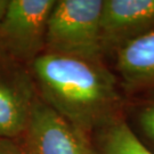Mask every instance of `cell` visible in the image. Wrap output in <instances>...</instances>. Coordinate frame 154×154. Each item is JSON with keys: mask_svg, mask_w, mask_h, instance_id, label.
<instances>
[{"mask_svg": "<svg viewBox=\"0 0 154 154\" xmlns=\"http://www.w3.org/2000/svg\"><path fill=\"white\" fill-rule=\"evenodd\" d=\"M39 98L86 139L123 116L126 95L103 58L42 53L29 66Z\"/></svg>", "mask_w": 154, "mask_h": 154, "instance_id": "1", "label": "cell"}, {"mask_svg": "<svg viewBox=\"0 0 154 154\" xmlns=\"http://www.w3.org/2000/svg\"><path fill=\"white\" fill-rule=\"evenodd\" d=\"M104 0H56L46 32V53L103 58L100 16Z\"/></svg>", "mask_w": 154, "mask_h": 154, "instance_id": "2", "label": "cell"}, {"mask_svg": "<svg viewBox=\"0 0 154 154\" xmlns=\"http://www.w3.org/2000/svg\"><path fill=\"white\" fill-rule=\"evenodd\" d=\"M55 0H8L0 22V56L25 66L45 53Z\"/></svg>", "mask_w": 154, "mask_h": 154, "instance_id": "3", "label": "cell"}, {"mask_svg": "<svg viewBox=\"0 0 154 154\" xmlns=\"http://www.w3.org/2000/svg\"><path fill=\"white\" fill-rule=\"evenodd\" d=\"M37 99L29 66L0 56V138L23 137Z\"/></svg>", "mask_w": 154, "mask_h": 154, "instance_id": "4", "label": "cell"}, {"mask_svg": "<svg viewBox=\"0 0 154 154\" xmlns=\"http://www.w3.org/2000/svg\"><path fill=\"white\" fill-rule=\"evenodd\" d=\"M154 33V0H104L100 38L104 56Z\"/></svg>", "mask_w": 154, "mask_h": 154, "instance_id": "5", "label": "cell"}, {"mask_svg": "<svg viewBox=\"0 0 154 154\" xmlns=\"http://www.w3.org/2000/svg\"><path fill=\"white\" fill-rule=\"evenodd\" d=\"M31 154H97L90 140L39 98L21 138Z\"/></svg>", "mask_w": 154, "mask_h": 154, "instance_id": "6", "label": "cell"}, {"mask_svg": "<svg viewBox=\"0 0 154 154\" xmlns=\"http://www.w3.org/2000/svg\"><path fill=\"white\" fill-rule=\"evenodd\" d=\"M113 57L126 97L154 95V33L128 44Z\"/></svg>", "mask_w": 154, "mask_h": 154, "instance_id": "7", "label": "cell"}, {"mask_svg": "<svg viewBox=\"0 0 154 154\" xmlns=\"http://www.w3.org/2000/svg\"><path fill=\"white\" fill-rule=\"evenodd\" d=\"M97 154H154L132 130L125 116L116 118L91 136Z\"/></svg>", "mask_w": 154, "mask_h": 154, "instance_id": "8", "label": "cell"}, {"mask_svg": "<svg viewBox=\"0 0 154 154\" xmlns=\"http://www.w3.org/2000/svg\"><path fill=\"white\" fill-rule=\"evenodd\" d=\"M134 110L135 123L143 136V142L154 152V95L139 98Z\"/></svg>", "mask_w": 154, "mask_h": 154, "instance_id": "9", "label": "cell"}, {"mask_svg": "<svg viewBox=\"0 0 154 154\" xmlns=\"http://www.w3.org/2000/svg\"><path fill=\"white\" fill-rule=\"evenodd\" d=\"M0 154H31L22 139L0 138Z\"/></svg>", "mask_w": 154, "mask_h": 154, "instance_id": "10", "label": "cell"}, {"mask_svg": "<svg viewBox=\"0 0 154 154\" xmlns=\"http://www.w3.org/2000/svg\"><path fill=\"white\" fill-rule=\"evenodd\" d=\"M7 5H8V0H0V22L2 20V17H4Z\"/></svg>", "mask_w": 154, "mask_h": 154, "instance_id": "11", "label": "cell"}]
</instances>
